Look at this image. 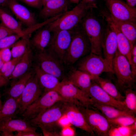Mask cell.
<instances>
[{
    "instance_id": "7dc6e473",
    "label": "cell",
    "mask_w": 136,
    "mask_h": 136,
    "mask_svg": "<svg viewBox=\"0 0 136 136\" xmlns=\"http://www.w3.org/2000/svg\"><path fill=\"white\" fill-rule=\"evenodd\" d=\"M126 4L130 7L135 8L136 5V0H125Z\"/></svg>"
},
{
    "instance_id": "c3c4849f",
    "label": "cell",
    "mask_w": 136,
    "mask_h": 136,
    "mask_svg": "<svg viewBox=\"0 0 136 136\" xmlns=\"http://www.w3.org/2000/svg\"><path fill=\"white\" fill-rule=\"evenodd\" d=\"M128 126L131 131H136V121Z\"/></svg>"
},
{
    "instance_id": "cb8c5ba5",
    "label": "cell",
    "mask_w": 136,
    "mask_h": 136,
    "mask_svg": "<svg viewBox=\"0 0 136 136\" xmlns=\"http://www.w3.org/2000/svg\"><path fill=\"white\" fill-rule=\"evenodd\" d=\"M34 74V70L33 71H29L21 77L14 81L10 87L5 91V95L7 97L19 99L28 81Z\"/></svg>"
},
{
    "instance_id": "60d3db41",
    "label": "cell",
    "mask_w": 136,
    "mask_h": 136,
    "mask_svg": "<svg viewBox=\"0 0 136 136\" xmlns=\"http://www.w3.org/2000/svg\"><path fill=\"white\" fill-rule=\"evenodd\" d=\"M42 134L36 131H32L17 132L15 136H40Z\"/></svg>"
},
{
    "instance_id": "277c9868",
    "label": "cell",
    "mask_w": 136,
    "mask_h": 136,
    "mask_svg": "<svg viewBox=\"0 0 136 136\" xmlns=\"http://www.w3.org/2000/svg\"><path fill=\"white\" fill-rule=\"evenodd\" d=\"M112 69L116 77L117 86L124 92L126 89L135 87L136 76L132 73L126 58L117 50L113 59Z\"/></svg>"
},
{
    "instance_id": "bcb514c9",
    "label": "cell",
    "mask_w": 136,
    "mask_h": 136,
    "mask_svg": "<svg viewBox=\"0 0 136 136\" xmlns=\"http://www.w3.org/2000/svg\"><path fill=\"white\" fill-rule=\"evenodd\" d=\"M9 82V80L0 75V87L8 85Z\"/></svg>"
},
{
    "instance_id": "f546056e",
    "label": "cell",
    "mask_w": 136,
    "mask_h": 136,
    "mask_svg": "<svg viewBox=\"0 0 136 136\" xmlns=\"http://www.w3.org/2000/svg\"><path fill=\"white\" fill-rule=\"evenodd\" d=\"M19 99L6 97L0 110V119L7 117H13L18 111Z\"/></svg>"
},
{
    "instance_id": "603a6c76",
    "label": "cell",
    "mask_w": 136,
    "mask_h": 136,
    "mask_svg": "<svg viewBox=\"0 0 136 136\" xmlns=\"http://www.w3.org/2000/svg\"><path fill=\"white\" fill-rule=\"evenodd\" d=\"M34 70L35 75L43 91L52 90L56 91L60 82L58 78L43 71L36 65Z\"/></svg>"
},
{
    "instance_id": "ee69618b",
    "label": "cell",
    "mask_w": 136,
    "mask_h": 136,
    "mask_svg": "<svg viewBox=\"0 0 136 136\" xmlns=\"http://www.w3.org/2000/svg\"><path fill=\"white\" fill-rule=\"evenodd\" d=\"M131 71L133 74L136 75V55L131 56V62L130 63Z\"/></svg>"
},
{
    "instance_id": "2e32d148",
    "label": "cell",
    "mask_w": 136,
    "mask_h": 136,
    "mask_svg": "<svg viewBox=\"0 0 136 136\" xmlns=\"http://www.w3.org/2000/svg\"><path fill=\"white\" fill-rule=\"evenodd\" d=\"M64 108L65 114L71 125L85 131L92 135H95L78 106L73 103L65 101Z\"/></svg>"
},
{
    "instance_id": "d6986e66",
    "label": "cell",
    "mask_w": 136,
    "mask_h": 136,
    "mask_svg": "<svg viewBox=\"0 0 136 136\" xmlns=\"http://www.w3.org/2000/svg\"><path fill=\"white\" fill-rule=\"evenodd\" d=\"M101 15L107 23L112 27L115 32L117 37V50L126 58L130 64L131 58V51L133 46L131 45L127 38L107 15L103 13H101Z\"/></svg>"
},
{
    "instance_id": "f6af8a7d",
    "label": "cell",
    "mask_w": 136,
    "mask_h": 136,
    "mask_svg": "<svg viewBox=\"0 0 136 136\" xmlns=\"http://www.w3.org/2000/svg\"><path fill=\"white\" fill-rule=\"evenodd\" d=\"M13 131L10 130L4 129L0 130V133L2 136H15Z\"/></svg>"
},
{
    "instance_id": "7c38bea8",
    "label": "cell",
    "mask_w": 136,
    "mask_h": 136,
    "mask_svg": "<svg viewBox=\"0 0 136 136\" xmlns=\"http://www.w3.org/2000/svg\"><path fill=\"white\" fill-rule=\"evenodd\" d=\"M43 90L34 74L27 82L18 100V112L21 115L42 94Z\"/></svg>"
},
{
    "instance_id": "e575fe53",
    "label": "cell",
    "mask_w": 136,
    "mask_h": 136,
    "mask_svg": "<svg viewBox=\"0 0 136 136\" xmlns=\"http://www.w3.org/2000/svg\"><path fill=\"white\" fill-rule=\"evenodd\" d=\"M10 48H7L0 50V56L4 63L11 60L12 57Z\"/></svg>"
},
{
    "instance_id": "3957f363",
    "label": "cell",
    "mask_w": 136,
    "mask_h": 136,
    "mask_svg": "<svg viewBox=\"0 0 136 136\" xmlns=\"http://www.w3.org/2000/svg\"><path fill=\"white\" fill-rule=\"evenodd\" d=\"M92 11H87L81 23L90 42L91 52L102 56L101 43L106 25Z\"/></svg>"
},
{
    "instance_id": "484cf974",
    "label": "cell",
    "mask_w": 136,
    "mask_h": 136,
    "mask_svg": "<svg viewBox=\"0 0 136 136\" xmlns=\"http://www.w3.org/2000/svg\"><path fill=\"white\" fill-rule=\"evenodd\" d=\"M51 32L46 26L42 28H39L30 40L31 46L37 51H42L45 50L50 41Z\"/></svg>"
},
{
    "instance_id": "4316f807",
    "label": "cell",
    "mask_w": 136,
    "mask_h": 136,
    "mask_svg": "<svg viewBox=\"0 0 136 136\" xmlns=\"http://www.w3.org/2000/svg\"><path fill=\"white\" fill-rule=\"evenodd\" d=\"M92 80L109 95L118 100L123 102L124 96L121 94L111 80L102 78L99 76L94 78Z\"/></svg>"
},
{
    "instance_id": "6da1fadb",
    "label": "cell",
    "mask_w": 136,
    "mask_h": 136,
    "mask_svg": "<svg viewBox=\"0 0 136 136\" xmlns=\"http://www.w3.org/2000/svg\"><path fill=\"white\" fill-rule=\"evenodd\" d=\"M65 101H58L36 117L27 120L32 126L40 127L43 135L60 136L59 124L60 119L65 114Z\"/></svg>"
},
{
    "instance_id": "8992f818",
    "label": "cell",
    "mask_w": 136,
    "mask_h": 136,
    "mask_svg": "<svg viewBox=\"0 0 136 136\" xmlns=\"http://www.w3.org/2000/svg\"><path fill=\"white\" fill-rule=\"evenodd\" d=\"M61 101H68L56 90L43 91L41 96L29 106L22 115L23 119L27 121L33 119Z\"/></svg>"
},
{
    "instance_id": "d4e9b609",
    "label": "cell",
    "mask_w": 136,
    "mask_h": 136,
    "mask_svg": "<svg viewBox=\"0 0 136 136\" xmlns=\"http://www.w3.org/2000/svg\"><path fill=\"white\" fill-rule=\"evenodd\" d=\"M33 56L31 49L23 55L16 64L9 79L15 81L29 71L32 64Z\"/></svg>"
},
{
    "instance_id": "f5cc1de1",
    "label": "cell",
    "mask_w": 136,
    "mask_h": 136,
    "mask_svg": "<svg viewBox=\"0 0 136 136\" xmlns=\"http://www.w3.org/2000/svg\"><path fill=\"white\" fill-rule=\"evenodd\" d=\"M3 104L1 99V96L0 93V110L2 107Z\"/></svg>"
},
{
    "instance_id": "f35d334b",
    "label": "cell",
    "mask_w": 136,
    "mask_h": 136,
    "mask_svg": "<svg viewBox=\"0 0 136 136\" xmlns=\"http://www.w3.org/2000/svg\"><path fill=\"white\" fill-rule=\"evenodd\" d=\"M75 134L74 129L71 127V125L62 128L60 132V136H73Z\"/></svg>"
},
{
    "instance_id": "ac0fdd59",
    "label": "cell",
    "mask_w": 136,
    "mask_h": 136,
    "mask_svg": "<svg viewBox=\"0 0 136 136\" xmlns=\"http://www.w3.org/2000/svg\"><path fill=\"white\" fill-rule=\"evenodd\" d=\"M70 2L69 0H49L43 6L39 16L46 20L64 13L68 11Z\"/></svg>"
},
{
    "instance_id": "5bb4252c",
    "label": "cell",
    "mask_w": 136,
    "mask_h": 136,
    "mask_svg": "<svg viewBox=\"0 0 136 136\" xmlns=\"http://www.w3.org/2000/svg\"><path fill=\"white\" fill-rule=\"evenodd\" d=\"M86 92L92 102L112 106L130 113L123 102L118 100L109 95L93 80Z\"/></svg>"
},
{
    "instance_id": "7402d4cb",
    "label": "cell",
    "mask_w": 136,
    "mask_h": 136,
    "mask_svg": "<svg viewBox=\"0 0 136 136\" xmlns=\"http://www.w3.org/2000/svg\"><path fill=\"white\" fill-rule=\"evenodd\" d=\"M65 78L86 92L91 85L92 80L91 76L88 73L74 68H72L70 70Z\"/></svg>"
},
{
    "instance_id": "681fc988",
    "label": "cell",
    "mask_w": 136,
    "mask_h": 136,
    "mask_svg": "<svg viewBox=\"0 0 136 136\" xmlns=\"http://www.w3.org/2000/svg\"><path fill=\"white\" fill-rule=\"evenodd\" d=\"M8 0H0V7L7 6Z\"/></svg>"
},
{
    "instance_id": "f1b7e54d",
    "label": "cell",
    "mask_w": 136,
    "mask_h": 136,
    "mask_svg": "<svg viewBox=\"0 0 136 136\" xmlns=\"http://www.w3.org/2000/svg\"><path fill=\"white\" fill-rule=\"evenodd\" d=\"M93 106L100 111L107 119H111L122 116H133L131 113L118 109L114 107L92 102Z\"/></svg>"
},
{
    "instance_id": "74e56055",
    "label": "cell",
    "mask_w": 136,
    "mask_h": 136,
    "mask_svg": "<svg viewBox=\"0 0 136 136\" xmlns=\"http://www.w3.org/2000/svg\"><path fill=\"white\" fill-rule=\"evenodd\" d=\"M97 0H81L80 2L88 10H92L93 8H97Z\"/></svg>"
},
{
    "instance_id": "11a10c76",
    "label": "cell",
    "mask_w": 136,
    "mask_h": 136,
    "mask_svg": "<svg viewBox=\"0 0 136 136\" xmlns=\"http://www.w3.org/2000/svg\"><path fill=\"white\" fill-rule=\"evenodd\" d=\"M0 136H1V134H0Z\"/></svg>"
},
{
    "instance_id": "b9f144b4",
    "label": "cell",
    "mask_w": 136,
    "mask_h": 136,
    "mask_svg": "<svg viewBox=\"0 0 136 136\" xmlns=\"http://www.w3.org/2000/svg\"><path fill=\"white\" fill-rule=\"evenodd\" d=\"M59 124L61 128L71 125L65 114L60 119Z\"/></svg>"
},
{
    "instance_id": "8fae6325",
    "label": "cell",
    "mask_w": 136,
    "mask_h": 136,
    "mask_svg": "<svg viewBox=\"0 0 136 136\" xmlns=\"http://www.w3.org/2000/svg\"><path fill=\"white\" fill-rule=\"evenodd\" d=\"M77 69L88 73L92 80L104 72L113 73V70L102 56L91 52L80 61Z\"/></svg>"
},
{
    "instance_id": "83f0119b",
    "label": "cell",
    "mask_w": 136,
    "mask_h": 136,
    "mask_svg": "<svg viewBox=\"0 0 136 136\" xmlns=\"http://www.w3.org/2000/svg\"><path fill=\"white\" fill-rule=\"evenodd\" d=\"M0 7V20L5 26L13 31L15 34L25 36L21 23L9 13Z\"/></svg>"
},
{
    "instance_id": "d6a6232c",
    "label": "cell",
    "mask_w": 136,
    "mask_h": 136,
    "mask_svg": "<svg viewBox=\"0 0 136 136\" xmlns=\"http://www.w3.org/2000/svg\"><path fill=\"white\" fill-rule=\"evenodd\" d=\"M112 124L119 126H128L136 121L135 116H122L113 119H108Z\"/></svg>"
},
{
    "instance_id": "e0dca14e",
    "label": "cell",
    "mask_w": 136,
    "mask_h": 136,
    "mask_svg": "<svg viewBox=\"0 0 136 136\" xmlns=\"http://www.w3.org/2000/svg\"><path fill=\"white\" fill-rule=\"evenodd\" d=\"M7 6L17 18L28 27H31L38 23L35 14L16 0H8Z\"/></svg>"
},
{
    "instance_id": "1f68e13d",
    "label": "cell",
    "mask_w": 136,
    "mask_h": 136,
    "mask_svg": "<svg viewBox=\"0 0 136 136\" xmlns=\"http://www.w3.org/2000/svg\"><path fill=\"white\" fill-rule=\"evenodd\" d=\"M125 98L123 103L129 112L135 115L136 114V93L131 88L125 89L124 92Z\"/></svg>"
},
{
    "instance_id": "ba28073f",
    "label": "cell",
    "mask_w": 136,
    "mask_h": 136,
    "mask_svg": "<svg viewBox=\"0 0 136 136\" xmlns=\"http://www.w3.org/2000/svg\"><path fill=\"white\" fill-rule=\"evenodd\" d=\"M34 57L36 65L42 71L55 76L59 80L65 78L63 63L46 50L37 51Z\"/></svg>"
},
{
    "instance_id": "ab89813d",
    "label": "cell",
    "mask_w": 136,
    "mask_h": 136,
    "mask_svg": "<svg viewBox=\"0 0 136 136\" xmlns=\"http://www.w3.org/2000/svg\"><path fill=\"white\" fill-rule=\"evenodd\" d=\"M29 6L36 8H40L43 6L42 0H20Z\"/></svg>"
},
{
    "instance_id": "5b68a950",
    "label": "cell",
    "mask_w": 136,
    "mask_h": 136,
    "mask_svg": "<svg viewBox=\"0 0 136 136\" xmlns=\"http://www.w3.org/2000/svg\"><path fill=\"white\" fill-rule=\"evenodd\" d=\"M88 11L80 2L72 10L45 25L52 32L71 30L81 23Z\"/></svg>"
},
{
    "instance_id": "4fadbf2b",
    "label": "cell",
    "mask_w": 136,
    "mask_h": 136,
    "mask_svg": "<svg viewBox=\"0 0 136 136\" xmlns=\"http://www.w3.org/2000/svg\"><path fill=\"white\" fill-rule=\"evenodd\" d=\"M108 11L121 20L136 22V9L128 6L122 0H104Z\"/></svg>"
},
{
    "instance_id": "836d02e7",
    "label": "cell",
    "mask_w": 136,
    "mask_h": 136,
    "mask_svg": "<svg viewBox=\"0 0 136 136\" xmlns=\"http://www.w3.org/2000/svg\"><path fill=\"white\" fill-rule=\"evenodd\" d=\"M20 35L16 34L6 37L0 40V50L7 48H10L20 38Z\"/></svg>"
},
{
    "instance_id": "52a82bcc",
    "label": "cell",
    "mask_w": 136,
    "mask_h": 136,
    "mask_svg": "<svg viewBox=\"0 0 136 136\" xmlns=\"http://www.w3.org/2000/svg\"><path fill=\"white\" fill-rule=\"evenodd\" d=\"M68 101L72 102L78 106L96 109L93 106L91 100L87 94L70 83L64 78L60 82L56 90Z\"/></svg>"
},
{
    "instance_id": "ffe728a7",
    "label": "cell",
    "mask_w": 136,
    "mask_h": 136,
    "mask_svg": "<svg viewBox=\"0 0 136 136\" xmlns=\"http://www.w3.org/2000/svg\"><path fill=\"white\" fill-rule=\"evenodd\" d=\"M101 11L104 13L117 27L120 31L127 38L131 45L133 46L136 40V22L122 21L113 17L106 9Z\"/></svg>"
},
{
    "instance_id": "db71d44e",
    "label": "cell",
    "mask_w": 136,
    "mask_h": 136,
    "mask_svg": "<svg viewBox=\"0 0 136 136\" xmlns=\"http://www.w3.org/2000/svg\"><path fill=\"white\" fill-rule=\"evenodd\" d=\"M50 0H42L43 6L47 1Z\"/></svg>"
},
{
    "instance_id": "f907efd6",
    "label": "cell",
    "mask_w": 136,
    "mask_h": 136,
    "mask_svg": "<svg viewBox=\"0 0 136 136\" xmlns=\"http://www.w3.org/2000/svg\"><path fill=\"white\" fill-rule=\"evenodd\" d=\"M69 1L72 3L78 4L80 0H69Z\"/></svg>"
},
{
    "instance_id": "9a60e30c",
    "label": "cell",
    "mask_w": 136,
    "mask_h": 136,
    "mask_svg": "<svg viewBox=\"0 0 136 136\" xmlns=\"http://www.w3.org/2000/svg\"><path fill=\"white\" fill-rule=\"evenodd\" d=\"M101 47L104 58L113 70V61L117 50V37L112 28L108 23L106 26L101 43Z\"/></svg>"
},
{
    "instance_id": "9c48e42d",
    "label": "cell",
    "mask_w": 136,
    "mask_h": 136,
    "mask_svg": "<svg viewBox=\"0 0 136 136\" xmlns=\"http://www.w3.org/2000/svg\"><path fill=\"white\" fill-rule=\"evenodd\" d=\"M85 119L95 135L108 136L111 124L108 119L97 109L78 106Z\"/></svg>"
},
{
    "instance_id": "816d5d0a",
    "label": "cell",
    "mask_w": 136,
    "mask_h": 136,
    "mask_svg": "<svg viewBox=\"0 0 136 136\" xmlns=\"http://www.w3.org/2000/svg\"><path fill=\"white\" fill-rule=\"evenodd\" d=\"M4 63L2 60L0 56V70L3 65Z\"/></svg>"
},
{
    "instance_id": "7a4b0ae2",
    "label": "cell",
    "mask_w": 136,
    "mask_h": 136,
    "mask_svg": "<svg viewBox=\"0 0 136 136\" xmlns=\"http://www.w3.org/2000/svg\"><path fill=\"white\" fill-rule=\"evenodd\" d=\"M71 31L72 40L63 62L65 65L70 66L91 52L90 42L81 23Z\"/></svg>"
},
{
    "instance_id": "30bf717a",
    "label": "cell",
    "mask_w": 136,
    "mask_h": 136,
    "mask_svg": "<svg viewBox=\"0 0 136 136\" xmlns=\"http://www.w3.org/2000/svg\"><path fill=\"white\" fill-rule=\"evenodd\" d=\"M52 32L53 33L51 35L49 43L45 50L63 63L72 40L71 31L62 30Z\"/></svg>"
},
{
    "instance_id": "8d00e7d4",
    "label": "cell",
    "mask_w": 136,
    "mask_h": 136,
    "mask_svg": "<svg viewBox=\"0 0 136 136\" xmlns=\"http://www.w3.org/2000/svg\"><path fill=\"white\" fill-rule=\"evenodd\" d=\"M22 56L14 58V61L9 69L2 76L7 79L9 78L14 71L17 63L20 59Z\"/></svg>"
},
{
    "instance_id": "d590c367",
    "label": "cell",
    "mask_w": 136,
    "mask_h": 136,
    "mask_svg": "<svg viewBox=\"0 0 136 136\" xmlns=\"http://www.w3.org/2000/svg\"><path fill=\"white\" fill-rule=\"evenodd\" d=\"M15 34L13 31L5 26L2 23L0 24V40L6 37Z\"/></svg>"
},
{
    "instance_id": "44dd1931",
    "label": "cell",
    "mask_w": 136,
    "mask_h": 136,
    "mask_svg": "<svg viewBox=\"0 0 136 136\" xmlns=\"http://www.w3.org/2000/svg\"><path fill=\"white\" fill-rule=\"evenodd\" d=\"M4 129L10 130L13 132L36 131L37 128L23 119L7 117L0 119V130Z\"/></svg>"
},
{
    "instance_id": "7bdbcfd3",
    "label": "cell",
    "mask_w": 136,
    "mask_h": 136,
    "mask_svg": "<svg viewBox=\"0 0 136 136\" xmlns=\"http://www.w3.org/2000/svg\"><path fill=\"white\" fill-rule=\"evenodd\" d=\"M14 58L4 63L3 65L0 70V75L2 76L4 74L9 68L14 61Z\"/></svg>"
},
{
    "instance_id": "4dcf8cb0",
    "label": "cell",
    "mask_w": 136,
    "mask_h": 136,
    "mask_svg": "<svg viewBox=\"0 0 136 136\" xmlns=\"http://www.w3.org/2000/svg\"><path fill=\"white\" fill-rule=\"evenodd\" d=\"M30 37L28 36H24L12 45L11 51L13 58L22 56L31 49Z\"/></svg>"
}]
</instances>
